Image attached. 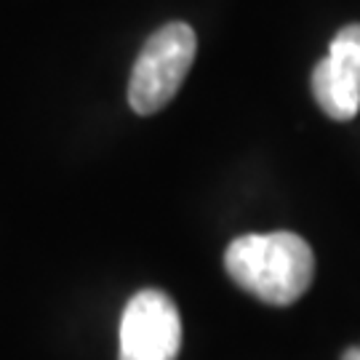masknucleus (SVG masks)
<instances>
[{"label":"nucleus","instance_id":"1","mask_svg":"<svg viewBox=\"0 0 360 360\" xmlns=\"http://www.w3.org/2000/svg\"><path fill=\"white\" fill-rule=\"evenodd\" d=\"M224 270L235 285L272 307H288L307 294L315 278V257L294 232L243 235L227 245Z\"/></svg>","mask_w":360,"mask_h":360},{"label":"nucleus","instance_id":"3","mask_svg":"<svg viewBox=\"0 0 360 360\" xmlns=\"http://www.w3.org/2000/svg\"><path fill=\"white\" fill-rule=\"evenodd\" d=\"M181 347V318L174 299L144 288L129 299L120 318L117 360H176Z\"/></svg>","mask_w":360,"mask_h":360},{"label":"nucleus","instance_id":"6","mask_svg":"<svg viewBox=\"0 0 360 360\" xmlns=\"http://www.w3.org/2000/svg\"><path fill=\"white\" fill-rule=\"evenodd\" d=\"M342 360H360V345L358 347H347L342 352Z\"/></svg>","mask_w":360,"mask_h":360},{"label":"nucleus","instance_id":"5","mask_svg":"<svg viewBox=\"0 0 360 360\" xmlns=\"http://www.w3.org/2000/svg\"><path fill=\"white\" fill-rule=\"evenodd\" d=\"M328 59L360 83V25L342 27L328 46Z\"/></svg>","mask_w":360,"mask_h":360},{"label":"nucleus","instance_id":"4","mask_svg":"<svg viewBox=\"0 0 360 360\" xmlns=\"http://www.w3.org/2000/svg\"><path fill=\"white\" fill-rule=\"evenodd\" d=\"M312 96L323 112L334 120H352L360 110V83L328 56L312 70Z\"/></svg>","mask_w":360,"mask_h":360},{"label":"nucleus","instance_id":"2","mask_svg":"<svg viewBox=\"0 0 360 360\" xmlns=\"http://www.w3.org/2000/svg\"><path fill=\"white\" fill-rule=\"evenodd\" d=\"M195 53H198V38L190 25L171 22L153 32L131 70V110L139 115L160 112L181 89L195 62Z\"/></svg>","mask_w":360,"mask_h":360}]
</instances>
